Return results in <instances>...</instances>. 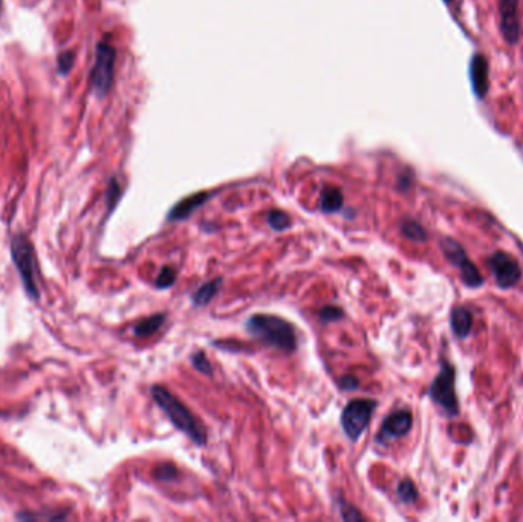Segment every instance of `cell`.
<instances>
[{"label":"cell","mask_w":523,"mask_h":522,"mask_svg":"<svg viewBox=\"0 0 523 522\" xmlns=\"http://www.w3.org/2000/svg\"><path fill=\"white\" fill-rule=\"evenodd\" d=\"M150 394L161 411L167 415V418L171 424L181 430L182 434L189 437L196 446H206L207 444V430L202 426V423L194 417L181 400L176 398L173 394L169 393L166 388L155 385L150 389Z\"/></svg>","instance_id":"6da1fadb"},{"label":"cell","mask_w":523,"mask_h":522,"mask_svg":"<svg viewBox=\"0 0 523 522\" xmlns=\"http://www.w3.org/2000/svg\"><path fill=\"white\" fill-rule=\"evenodd\" d=\"M247 331L265 345L292 353L297 348V334L294 326L282 317L273 314H255L247 320Z\"/></svg>","instance_id":"7a4b0ae2"},{"label":"cell","mask_w":523,"mask_h":522,"mask_svg":"<svg viewBox=\"0 0 523 522\" xmlns=\"http://www.w3.org/2000/svg\"><path fill=\"white\" fill-rule=\"evenodd\" d=\"M11 258L24 291L32 300H38V265L36 251L27 234H15L11 241Z\"/></svg>","instance_id":"3957f363"},{"label":"cell","mask_w":523,"mask_h":522,"mask_svg":"<svg viewBox=\"0 0 523 522\" xmlns=\"http://www.w3.org/2000/svg\"><path fill=\"white\" fill-rule=\"evenodd\" d=\"M375 407H377V402L371 398L352 400L345 406L341 412V428L350 442H358L359 437L364 434Z\"/></svg>","instance_id":"277c9868"},{"label":"cell","mask_w":523,"mask_h":522,"mask_svg":"<svg viewBox=\"0 0 523 522\" xmlns=\"http://www.w3.org/2000/svg\"><path fill=\"white\" fill-rule=\"evenodd\" d=\"M117 51L110 43L100 42L96 45L95 63L92 68V87L98 97H104L110 91L115 68Z\"/></svg>","instance_id":"5b68a950"},{"label":"cell","mask_w":523,"mask_h":522,"mask_svg":"<svg viewBox=\"0 0 523 522\" xmlns=\"http://www.w3.org/2000/svg\"><path fill=\"white\" fill-rule=\"evenodd\" d=\"M430 398L448 415L457 414V397L454 390V369L448 363H443L440 371L433 380L430 390Z\"/></svg>","instance_id":"8992f818"},{"label":"cell","mask_w":523,"mask_h":522,"mask_svg":"<svg viewBox=\"0 0 523 522\" xmlns=\"http://www.w3.org/2000/svg\"><path fill=\"white\" fill-rule=\"evenodd\" d=\"M440 248H443L445 258L450 260V262L461 271L462 281L468 285L471 288L480 287L484 283V277H482L480 271L476 268V265L471 262L470 258L467 256V253L464 251V248L457 244L456 241L445 238L443 242H440Z\"/></svg>","instance_id":"52a82bcc"},{"label":"cell","mask_w":523,"mask_h":522,"mask_svg":"<svg viewBox=\"0 0 523 522\" xmlns=\"http://www.w3.org/2000/svg\"><path fill=\"white\" fill-rule=\"evenodd\" d=\"M488 265L492 268L494 279L501 288L506 290L516 285L520 277L522 270L517 260L505 251H496L488 258Z\"/></svg>","instance_id":"ba28073f"},{"label":"cell","mask_w":523,"mask_h":522,"mask_svg":"<svg viewBox=\"0 0 523 522\" xmlns=\"http://www.w3.org/2000/svg\"><path fill=\"white\" fill-rule=\"evenodd\" d=\"M413 417L410 411H396L384 418L381 429L377 434V443L386 446L396 438H401L412 429Z\"/></svg>","instance_id":"9c48e42d"},{"label":"cell","mask_w":523,"mask_h":522,"mask_svg":"<svg viewBox=\"0 0 523 522\" xmlns=\"http://www.w3.org/2000/svg\"><path fill=\"white\" fill-rule=\"evenodd\" d=\"M501 32L508 45H517L522 34L519 0H501L499 2Z\"/></svg>","instance_id":"30bf717a"},{"label":"cell","mask_w":523,"mask_h":522,"mask_svg":"<svg viewBox=\"0 0 523 522\" xmlns=\"http://www.w3.org/2000/svg\"><path fill=\"white\" fill-rule=\"evenodd\" d=\"M488 60L482 54L473 55L470 62V81L473 86V92L478 97L479 100H484L488 89H489V78H488Z\"/></svg>","instance_id":"8fae6325"},{"label":"cell","mask_w":523,"mask_h":522,"mask_svg":"<svg viewBox=\"0 0 523 522\" xmlns=\"http://www.w3.org/2000/svg\"><path fill=\"white\" fill-rule=\"evenodd\" d=\"M210 198L208 193H194L192 197H187L182 201H179L176 206L170 210L169 213V221H182V219L189 218L194 210H198L203 202Z\"/></svg>","instance_id":"7c38bea8"},{"label":"cell","mask_w":523,"mask_h":522,"mask_svg":"<svg viewBox=\"0 0 523 522\" xmlns=\"http://www.w3.org/2000/svg\"><path fill=\"white\" fill-rule=\"evenodd\" d=\"M450 320H452V330L456 337L465 339L468 336L471 331V326H473V316L467 308H464V306L453 308Z\"/></svg>","instance_id":"4fadbf2b"},{"label":"cell","mask_w":523,"mask_h":522,"mask_svg":"<svg viewBox=\"0 0 523 522\" xmlns=\"http://www.w3.org/2000/svg\"><path fill=\"white\" fill-rule=\"evenodd\" d=\"M166 322V314H153L150 317H145L141 322H138L134 328V334L138 339H145L153 336L155 332L161 330L162 323Z\"/></svg>","instance_id":"5bb4252c"},{"label":"cell","mask_w":523,"mask_h":522,"mask_svg":"<svg viewBox=\"0 0 523 522\" xmlns=\"http://www.w3.org/2000/svg\"><path fill=\"white\" fill-rule=\"evenodd\" d=\"M222 282L224 281L220 279V277H217V279H215V281H210L207 283H203L202 287H199L198 290H196L193 292V296H192L193 305L194 306H206V305H208L210 302H211V299H213L217 295V292H219L220 285H222Z\"/></svg>","instance_id":"9a60e30c"},{"label":"cell","mask_w":523,"mask_h":522,"mask_svg":"<svg viewBox=\"0 0 523 522\" xmlns=\"http://www.w3.org/2000/svg\"><path fill=\"white\" fill-rule=\"evenodd\" d=\"M343 193L337 187H324L322 193L320 207L324 213H335L343 207Z\"/></svg>","instance_id":"2e32d148"},{"label":"cell","mask_w":523,"mask_h":522,"mask_svg":"<svg viewBox=\"0 0 523 522\" xmlns=\"http://www.w3.org/2000/svg\"><path fill=\"white\" fill-rule=\"evenodd\" d=\"M401 232L407 239H412V241H416V242H422V241H426V238H427V233L422 228V225L418 224L416 221H412V219H407V221L403 223Z\"/></svg>","instance_id":"e0dca14e"},{"label":"cell","mask_w":523,"mask_h":522,"mask_svg":"<svg viewBox=\"0 0 523 522\" xmlns=\"http://www.w3.org/2000/svg\"><path fill=\"white\" fill-rule=\"evenodd\" d=\"M268 224L273 230L277 232H285L291 227V218L288 213H285L282 210H271L268 213Z\"/></svg>","instance_id":"ac0fdd59"},{"label":"cell","mask_w":523,"mask_h":522,"mask_svg":"<svg viewBox=\"0 0 523 522\" xmlns=\"http://www.w3.org/2000/svg\"><path fill=\"white\" fill-rule=\"evenodd\" d=\"M398 496L403 502L410 504L418 500V491H416L410 479H403L398 486Z\"/></svg>","instance_id":"d6986e66"},{"label":"cell","mask_w":523,"mask_h":522,"mask_svg":"<svg viewBox=\"0 0 523 522\" xmlns=\"http://www.w3.org/2000/svg\"><path fill=\"white\" fill-rule=\"evenodd\" d=\"M153 477L159 481H166V483H169V481H173L178 477V469L175 464L162 463L155 467Z\"/></svg>","instance_id":"ffe728a7"},{"label":"cell","mask_w":523,"mask_h":522,"mask_svg":"<svg viewBox=\"0 0 523 522\" xmlns=\"http://www.w3.org/2000/svg\"><path fill=\"white\" fill-rule=\"evenodd\" d=\"M176 281V271L173 270L171 267H164L162 270L159 271L158 277H157V282H155V285H157L158 288L164 290V288H169L171 287V285L175 283Z\"/></svg>","instance_id":"44dd1931"},{"label":"cell","mask_w":523,"mask_h":522,"mask_svg":"<svg viewBox=\"0 0 523 522\" xmlns=\"http://www.w3.org/2000/svg\"><path fill=\"white\" fill-rule=\"evenodd\" d=\"M318 316H320V319L326 323L329 322H335V320H340L345 317V311H343L341 308L338 306H334V305H328L320 309V313H318Z\"/></svg>","instance_id":"7402d4cb"},{"label":"cell","mask_w":523,"mask_h":522,"mask_svg":"<svg viewBox=\"0 0 523 522\" xmlns=\"http://www.w3.org/2000/svg\"><path fill=\"white\" fill-rule=\"evenodd\" d=\"M192 363H193L194 368L198 369V371H201L202 374H211V372H213L207 355L203 354L202 351H198V353H194L192 355Z\"/></svg>","instance_id":"603a6c76"},{"label":"cell","mask_w":523,"mask_h":522,"mask_svg":"<svg viewBox=\"0 0 523 522\" xmlns=\"http://www.w3.org/2000/svg\"><path fill=\"white\" fill-rule=\"evenodd\" d=\"M340 509H341V518L346 521H363L364 518L361 516L355 507H352L350 504H346L345 501H340Z\"/></svg>","instance_id":"cb8c5ba5"},{"label":"cell","mask_w":523,"mask_h":522,"mask_svg":"<svg viewBox=\"0 0 523 522\" xmlns=\"http://www.w3.org/2000/svg\"><path fill=\"white\" fill-rule=\"evenodd\" d=\"M120 195H121L120 185H118V183L115 181V179H112L110 187H109V192H108V204H109L110 209L113 206H117V202L120 199Z\"/></svg>","instance_id":"d4e9b609"},{"label":"cell","mask_w":523,"mask_h":522,"mask_svg":"<svg viewBox=\"0 0 523 522\" xmlns=\"http://www.w3.org/2000/svg\"><path fill=\"white\" fill-rule=\"evenodd\" d=\"M72 62H73V54L72 52H63L59 57V71L62 74H68L72 68Z\"/></svg>","instance_id":"484cf974"},{"label":"cell","mask_w":523,"mask_h":522,"mask_svg":"<svg viewBox=\"0 0 523 522\" xmlns=\"http://www.w3.org/2000/svg\"><path fill=\"white\" fill-rule=\"evenodd\" d=\"M340 388L343 390H355L358 388V380L355 377H352V375H346V377L340 379Z\"/></svg>","instance_id":"4316f807"},{"label":"cell","mask_w":523,"mask_h":522,"mask_svg":"<svg viewBox=\"0 0 523 522\" xmlns=\"http://www.w3.org/2000/svg\"><path fill=\"white\" fill-rule=\"evenodd\" d=\"M444 2H445V3H450V2H453V0H444Z\"/></svg>","instance_id":"83f0119b"},{"label":"cell","mask_w":523,"mask_h":522,"mask_svg":"<svg viewBox=\"0 0 523 522\" xmlns=\"http://www.w3.org/2000/svg\"><path fill=\"white\" fill-rule=\"evenodd\" d=\"M0 6H2V0H0Z\"/></svg>","instance_id":"f1b7e54d"}]
</instances>
